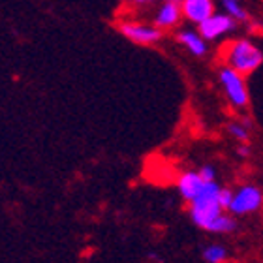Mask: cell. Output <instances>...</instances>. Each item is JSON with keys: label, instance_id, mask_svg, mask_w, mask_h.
I'll return each instance as SVG.
<instances>
[{"label": "cell", "instance_id": "3957f363", "mask_svg": "<svg viewBox=\"0 0 263 263\" xmlns=\"http://www.w3.org/2000/svg\"><path fill=\"white\" fill-rule=\"evenodd\" d=\"M220 85L224 88L226 96L230 100V104L237 109H247L250 104V96H248V88L245 83V77L239 71L231 70L228 66L220 68Z\"/></svg>", "mask_w": 263, "mask_h": 263}, {"label": "cell", "instance_id": "ba28073f", "mask_svg": "<svg viewBox=\"0 0 263 263\" xmlns=\"http://www.w3.org/2000/svg\"><path fill=\"white\" fill-rule=\"evenodd\" d=\"M182 15L188 21L201 25L205 19L214 15V2L213 0H182L181 2Z\"/></svg>", "mask_w": 263, "mask_h": 263}, {"label": "cell", "instance_id": "7a4b0ae2", "mask_svg": "<svg viewBox=\"0 0 263 263\" xmlns=\"http://www.w3.org/2000/svg\"><path fill=\"white\" fill-rule=\"evenodd\" d=\"M220 190H222V186L216 181L209 182L205 190L194 201H190V220L197 228L211 231L214 220L218 218L220 214H224V209H222L218 199Z\"/></svg>", "mask_w": 263, "mask_h": 263}, {"label": "cell", "instance_id": "9c48e42d", "mask_svg": "<svg viewBox=\"0 0 263 263\" xmlns=\"http://www.w3.org/2000/svg\"><path fill=\"white\" fill-rule=\"evenodd\" d=\"M181 17H182L181 4L167 0V2H165V4L158 10L156 17H154V27H158L160 30H164V28H171L181 21Z\"/></svg>", "mask_w": 263, "mask_h": 263}, {"label": "cell", "instance_id": "7c38bea8", "mask_svg": "<svg viewBox=\"0 0 263 263\" xmlns=\"http://www.w3.org/2000/svg\"><path fill=\"white\" fill-rule=\"evenodd\" d=\"M222 4L228 11V15H231L235 21H247L248 19V13L241 6V0H222Z\"/></svg>", "mask_w": 263, "mask_h": 263}, {"label": "cell", "instance_id": "277c9868", "mask_svg": "<svg viewBox=\"0 0 263 263\" xmlns=\"http://www.w3.org/2000/svg\"><path fill=\"white\" fill-rule=\"evenodd\" d=\"M263 205V190L256 184H242L233 192V201L230 205V213L235 216H245L259 211Z\"/></svg>", "mask_w": 263, "mask_h": 263}, {"label": "cell", "instance_id": "6da1fadb", "mask_svg": "<svg viewBox=\"0 0 263 263\" xmlns=\"http://www.w3.org/2000/svg\"><path fill=\"white\" fill-rule=\"evenodd\" d=\"M220 57L228 68L239 71L242 77H248L263 64V53L248 40H231L224 44Z\"/></svg>", "mask_w": 263, "mask_h": 263}, {"label": "cell", "instance_id": "30bf717a", "mask_svg": "<svg viewBox=\"0 0 263 263\" xmlns=\"http://www.w3.org/2000/svg\"><path fill=\"white\" fill-rule=\"evenodd\" d=\"M177 40L179 44L184 45L194 57H203L207 53V44H205V38L201 34H196L192 30H181L177 34Z\"/></svg>", "mask_w": 263, "mask_h": 263}, {"label": "cell", "instance_id": "8fae6325", "mask_svg": "<svg viewBox=\"0 0 263 263\" xmlns=\"http://www.w3.org/2000/svg\"><path fill=\"white\" fill-rule=\"evenodd\" d=\"M203 259L207 263H226L228 261V250L222 245H209L203 248Z\"/></svg>", "mask_w": 263, "mask_h": 263}, {"label": "cell", "instance_id": "5b68a950", "mask_svg": "<svg viewBox=\"0 0 263 263\" xmlns=\"http://www.w3.org/2000/svg\"><path fill=\"white\" fill-rule=\"evenodd\" d=\"M119 30L124 38H128L137 45H153L162 40V30L158 27H148V25H141V23L122 21L119 23Z\"/></svg>", "mask_w": 263, "mask_h": 263}, {"label": "cell", "instance_id": "52a82bcc", "mask_svg": "<svg viewBox=\"0 0 263 263\" xmlns=\"http://www.w3.org/2000/svg\"><path fill=\"white\" fill-rule=\"evenodd\" d=\"M209 182L203 181V177L199 175V171H184L181 177H179V182H177V188H179V194L184 201H194L199 194L205 190Z\"/></svg>", "mask_w": 263, "mask_h": 263}, {"label": "cell", "instance_id": "e0dca14e", "mask_svg": "<svg viewBox=\"0 0 263 263\" xmlns=\"http://www.w3.org/2000/svg\"><path fill=\"white\" fill-rule=\"evenodd\" d=\"M130 4L134 6H145V4H151V2H154V0H128Z\"/></svg>", "mask_w": 263, "mask_h": 263}, {"label": "cell", "instance_id": "5bb4252c", "mask_svg": "<svg viewBox=\"0 0 263 263\" xmlns=\"http://www.w3.org/2000/svg\"><path fill=\"white\" fill-rule=\"evenodd\" d=\"M218 199H220V205L224 211H230V205L233 201V192H231L230 188H222L218 194Z\"/></svg>", "mask_w": 263, "mask_h": 263}, {"label": "cell", "instance_id": "2e32d148", "mask_svg": "<svg viewBox=\"0 0 263 263\" xmlns=\"http://www.w3.org/2000/svg\"><path fill=\"white\" fill-rule=\"evenodd\" d=\"M237 154H239V156H242V158H245V156H248V154H250V148H248L247 143H241V147L237 148Z\"/></svg>", "mask_w": 263, "mask_h": 263}, {"label": "cell", "instance_id": "ac0fdd59", "mask_svg": "<svg viewBox=\"0 0 263 263\" xmlns=\"http://www.w3.org/2000/svg\"><path fill=\"white\" fill-rule=\"evenodd\" d=\"M171 2H177V4H181L182 0H171Z\"/></svg>", "mask_w": 263, "mask_h": 263}, {"label": "cell", "instance_id": "8992f818", "mask_svg": "<svg viewBox=\"0 0 263 263\" xmlns=\"http://www.w3.org/2000/svg\"><path fill=\"white\" fill-rule=\"evenodd\" d=\"M235 28V19L231 15H222V13H214L209 19L199 25V34H201L205 40H216L220 38L222 34L230 32Z\"/></svg>", "mask_w": 263, "mask_h": 263}, {"label": "cell", "instance_id": "4fadbf2b", "mask_svg": "<svg viewBox=\"0 0 263 263\" xmlns=\"http://www.w3.org/2000/svg\"><path fill=\"white\" fill-rule=\"evenodd\" d=\"M228 130H230V134L233 137H235L239 143H247L248 145V139H250V134H248V122H231V124H228Z\"/></svg>", "mask_w": 263, "mask_h": 263}, {"label": "cell", "instance_id": "9a60e30c", "mask_svg": "<svg viewBox=\"0 0 263 263\" xmlns=\"http://www.w3.org/2000/svg\"><path fill=\"white\" fill-rule=\"evenodd\" d=\"M199 175L203 177V181L207 182H213L216 181V170H214L213 165H201V170H199Z\"/></svg>", "mask_w": 263, "mask_h": 263}]
</instances>
